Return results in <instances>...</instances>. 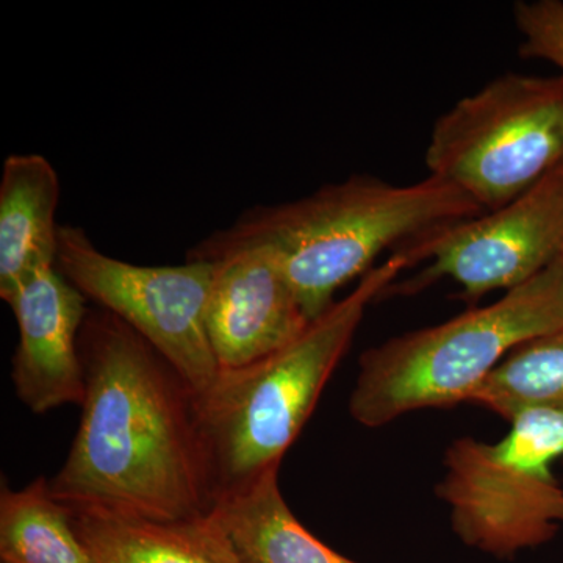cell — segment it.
<instances>
[{"label":"cell","mask_w":563,"mask_h":563,"mask_svg":"<svg viewBox=\"0 0 563 563\" xmlns=\"http://www.w3.org/2000/svg\"><path fill=\"white\" fill-rule=\"evenodd\" d=\"M85 398L68 457L51 479L63 504L154 520L211 510L196 393L124 321L88 310L79 336Z\"/></svg>","instance_id":"6da1fadb"},{"label":"cell","mask_w":563,"mask_h":563,"mask_svg":"<svg viewBox=\"0 0 563 563\" xmlns=\"http://www.w3.org/2000/svg\"><path fill=\"white\" fill-rule=\"evenodd\" d=\"M484 211L465 192L428 176L396 185L352 174L296 201L250 207L228 228L187 251V262H217L262 250L279 266L307 320L321 317L344 285L391 254Z\"/></svg>","instance_id":"7a4b0ae2"},{"label":"cell","mask_w":563,"mask_h":563,"mask_svg":"<svg viewBox=\"0 0 563 563\" xmlns=\"http://www.w3.org/2000/svg\"><path fill=\"white\" fill-rule=\"evenodd\" d=\"M406 269L407 258L390 254L298 339L262 361L221 369L214 383L196 395L211 509L269 470L280 468L350 350L366 309L383 299Z\"/></svg>","instance_id":"3957f363"},{"label":"cell","mask_w":563,"mask_h":563,"mask_svg":"<svg viewBox=\"0 0 563 563\" xmlns=\"http://www.w3.org/2000/svg\"><path fill=\"white\" fill-rule=\"evenodd\" d=\"M563 328V255L498 301L363 352L350 412L365 428L470 402L514 350Z\"/></svg>","instance_id":"277c9868"},{"label":"cell","mask_w":563,"mask_h":563,"mask_svg":"<svg viewBox=\"0 0 563 563\" xmlns=\"http://www.w3.org/2000/svg\"><path fill=\"white\" fill-rule=\"evenodd\" d=\"M424 162L484 213L520 198L563 166V77L488 81L437 118Z\"/></svg>","instance_id":"5b68a950"},{"label":"cell","mask_w":563,"mask_h":563,"mask_svg":"<svg viewBox=\"0 0 563 563\" xmlns=\"http://www.w3.org/2000/svg\"><path fill=\"white\" fill-rule=\"evenodd\" d=\"M561 457V410H526L495 443L455 440L437 495L459 539L504 558L553 539L563 523V487L553 474Z\"/></svg>","instance_id":"8992f818"},{"label":"cell","mask_w":563,"mask_h":563,"mask_svg":"<svg viewBox=\"0 0 563 563\" xmlns=\"http://www.w3.org/2000/svg\"><path fill=\"white\" fill-rule=\"evenodd\" d=\"M55 268L88 301L143 336L196 395L214 383L220 366L206 324L213 263L135 265L103 254L84 229L60 224Z\"/></svg>","instance_id":"52a82bcc"},{"label":"cell","mask_w":563,"mask_h":563,"mask_svg":"<svg viewBox=\"0 0 563 563\" xmlns=\"http://www.w3.org/2000/svg\"><path fill=\"white\" fill-rule=\"evenodd\" d=\"M396 254L410 268L428 265L384 296H412L450 279L461 285L463 298L476 301L528 284L563 255V169L501 209L446 225Z\"/></svg>","instance_id":"ba28073f"},{"label":"cell","mask_w":563,"mask_h":563,"mask_svg":"<svg viewBox=\"0 0 563 563\" xmlns=\"http://www.w3.org/2000/svg\"><path fill=\"white\" fill-rule=\"evenodd\" d=\"M3 301L13 310L20 332L11 369L20 401L40 415L66 404L81 406L79 336L90 310L88 299L55 265H46L29 274Z\"/></svg>","instance_id":"9c48e42d"},{"label":"cell","mask_w":563,"mask_h":563,"mask_svg":"<svg viewBox=\"0 0 563 563\" xmlns=\"http://www.w3.org/2000/svg\"><path fill=\"white\" fill-rule=\"evenodd\" d=\"M209 263H213V279L206 324L220 372L268 357L312 322L265 251L233 252Z\"/></svg>","instance_id":"30bf717a"},{"label":"cell","mask_w":563,"mask_h":563,"mask_svg":"<svg viewBox=\"0 0 563 563\" xmlns=\"http://www.w3.org/2000/svg\"><path fill=\"white\" fill-rule=\"evenodd\" d=\"M92 563H239L213 518L154 520L65 504Z\"/></svg>","instance_id":"8fae6325"},{"label":"cell","mask_w":563,"mask_h":563,"mask_svg":"<svg viewBox=\"0 0 563 563\" xmlns=\"http://www.w3.org/2000/svg\"><path fill=\"white\" fill-rule=\"evenodd\" d=\"M60 202L57 169L38 154H14L0 177V298L29 274L55 265Z\"/></svg>","instance_id":"7c38bea8"},{"label":"cell","mask_w":563,"mask_h":563,"mask_svg":"<svg viewBox=\"0 0 563 563\" xmlns=\"http://www.w3.org/2000/svg\"><path fill=\"white\" fill-rule=\"evenodd\" d=\"M210 517L239 563H357L307 531L279 487V468L218 503Z\"/></svg>","instance_id":"4fadbf2b"},{"label":"cell","mask_w":563,"mask_h":563,"mask_svg":"<svg viewBox=\"0 0 563 563\" xmlns=\"http://www.w3.org/2000/svg\"><path fill=\"white\" fill-rule=\"evenodd\" d=\"M0 563H92L47 477L21 490L2 485Z\"/></svg>","instance_id":"5bb4252c"},{"label":"cell","mask_w":563,"mask_h":563,"mask_svg":"<svg viewBox=\"0 0 563 563\" xmlns=\"http://www.w3.org/2000/svg\"><path fill=\"white\" fill-rule=\"evenodd\" d=\"M470 402L506 421L531 409L563 412V328L510 352Z\"/></svg>","instance_id":"9a60e30c"},{"label":"cell","mask_w":563,"mask_h":563,"mask_svg":"<svg viewBox=\"0 0 563 563\" xmlns=\"http://www.w3.org/2000/svg\"><path fill=\"white\" fill-rule=\"evenodd\" d=\"M514 21L521 35V57L551 63L563 77V2L521 0L514 5Z\"/></svg>","instance_id":"2e32d148"},{"label":"cell","mask_w":563,"mask_h":563,"mask_svg":"<svg viewBox=\"0 0 563 563\" xmlns=\"http://www.w3.org/2000/svg\"><path fill=\"white\" fill-rule=\"evenodd\" d=\"M562 169H563V166H562Z\"/></svg>","instance_id":"e0dca14e"}]
</instances>
